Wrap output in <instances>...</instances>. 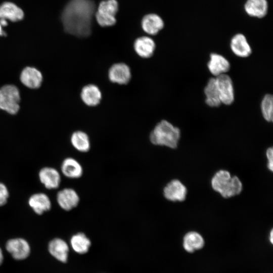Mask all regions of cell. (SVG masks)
<instances>
[{"label":"cell","mask_w":273,"mask_h":273,"mask_svg":"<svg viewBox=\"0 0 273 273\" xmlns=\"http://www.w3.org/2000/svg\"><path fill=\"white\" fill-rule=\"evenodd\" d=\"M261 110L264 119L267 122H271L273 118V98L270 94H266L261 103Z\"/></svg>","instance_id":"cell-27"},{"label":"cell","mask_w":273,"mask_h":273,"mask_svg":"<svg viewBox=\"0 0 273 273\" xmlns=\"http://www.w3.org/2000/svg\"><path fill=\"white\" fill-rule=\"evenodd\" d=\"M133 48L138 56L143 58H149L153 56L156 49V44L151 37L141 36L135 40Z\"/></svg>","instance_id":"cell-18"},{"label":"cell","mask_w":273,"mask_h":273,"mask_svg":"<svg viewBox=\"0 0 273 273\" xmlns=\"http://www.w3.org/2000/svg\"><path fill=\"white\" fill-rule=\"evenodd\" d=\"M131 77V73L129 67L123 63L113 64L108 71V78L113 83L126 84L129 82Z\"/></svg>","instance_id":"cell-11"},{"label":"cell","mask_w":273,"mask_h":273,"mask_svg":"<svg viewBox=\"0 0 273 273\" xmlns=\"http://www.w3.org/2000/svg\"><path fill=\"white\" fill-rule=\"evenodd\" d=\"M42 78L41 73L32 67H26L24 68L20 75L21 83L31 89L39 87L42 83Z\"/></svg>","instance_id":"cell-13"},{"label":"cell","mask_w":273,"mask_h":273,"mask_svg":"<svg viewBox=\"0 0 273 273\" xmlns=\"http://www.w3.org/2000/svg\"><path fill=\"white\" fill-rule=\"evenodd\" d=\"M20 95L19 89L13 84L5 85L0 88V110L14 115L20 109Z\"/></svg>","instance_id":"cell-4"},{"label":"cell","mask_w":273,"mask_h":273,"mask_svg":"<svg viewBox=\"0 0 273 273\" xmlns=\"http://www.w3.org/2000/svg\"><path fill=\"white\" fill-rule=\"evenodd\" d=\"M80 97L85 105L94 107L100 104L102 99V93L96 85L89 84L82 88Z\"/></svg>","instance_id":"cell-21"},{"label":"cell","mask_w":273,"mask_h":273,"mask_svg":"<svg viewBox=\"0 0 273 273\" xmlns=\"http://www.w3.org/2000/svg\"><path fill=\"white\" fill-rule=\"evenodd\" d=\"M61 171L67 178H78L83 174V168L80 163L75 159L67 157L61 163Z\"/></svg>","instance_id":"cell-20"},{"label":"cell","mask_w":273,"mask_h":273,"mask_svg":"<svg viewBox=\"0 0 273 273\" xmlns=\"http://www.w3.org/2000/svg\"><path fill=\"white\" fill-rule=\"evenodd\" d=\"M4 260V255L2 249L0 247V265L2 264Z\"/></svg>","instance_id":"cell-31"},{"label":"cell","mask_w":273,"mask_h":273,"mask_svg":"<svg viewBox=\"0 0 273 273\" xmlns=\"http://www.w3.org/2000/svg\"><path fill=\"white\" fill-rule=\"evenodd\" d=\"M268 5L267 0H247L244 4L245 12L249 16L262 18L267 12Z\"/></svg>","instance_id":"cell-19"},{"label":"cell","mask_w":273,"mask_h":273,"mask_svg":"<svg viewBox=\"0 0 273 273\" xmlns=\"http://www.w3.org/2000/svg\"><path fill=\"white\" fill-rule=\"evenodd\" d=\"M205 103L211 107H217L221 105L216 79L214 77L209 79L204 88Z\"/></svg>","instance_id":"cell-24"},{"label":"cell","mask_w":273,"mask_h":273,"mask_svg":"<svg viewBox=\"0 0 273 273\" xmlns=\"http://www.w3.org/2000/svg\"><path fill=\"white\" fill-rule=\"evenodd\" d=\"M187 194L186 187L177 179L169 182L163 189V195L170 201H183Z\"/></svg>","instance_id":"cell-12"},{"label":"cell","mask_w":273,"mask_h":273,"mask_svg":"<svg viewBox=\"0 0 273 273\" xmlns=\"http://www.w3.org/2000/svg\"><path fill=\"white\" fill-rule=\"evenodd\" d=\"M49 253L58 260L66 262L68 259L69 247L66 242L60 238L51 240L48 244Z\"/></svg>","instance_id":"cell-16"},{"label":"cell","mask_w":273,"mask_h":273,"mask_svg":"<svg viewBox=\"0 0 273 273\" xmlns=\"http://www.w3.org/2000/svg\"><path fill=\"white\" fill-rule=\"evenodd\" d=\"M207 66L209 72L216 77L225 74L230 69L229 61L223 56L217 53H211L210 55Z\"/></svg>","instance_id":"cell-15"},{"label":"cell","mask_w":273,"mask_h":273,"mask_svg":"<svg viewBox=\"0 0 273 273\" xmlns=\"http://www.w3.org/2000/svg\"><path fill=\"white\" fill-rule=\"evenodd\" d=\"M56 201L62 209L67 211L72 210L78 205L80 198L74 189L65 188L58 192Z\"/></svg>","instance_id":"cell-9"},{"label":"cell","mask_w":273,"mask_h":273,"mask_svg":"<svg viewBox=\"0 0 273 273\" xmlns=\"http://www.w3.org/2000/svg\"><path fill=\"white\" fill-rule=\"evenodd\" d=\"M96 5L92 0H70L61 16L65 32L81 37L90 35Z\"/></svg>","instance_id":"cell-1"},{"label":"cell","mask_w":273,"mask_h":273,"mask_svg":"<svg viewBox=\"0 0 273 273\" xmlns=\"http://www.w3.org/2000/svg\"><path fill=\"white\" fill-rule=\"evenodd\" d=\"M38 176L40 183L48 190L58 188L61 183L60 173L53 167H42L38 171Z\"/></svg>","instance_id":"cell-8"},{"label":"cell","mask_w":273,"mask_h":273,"mask_svg":"<svg viewBox=\"0 0 273 273\" xmlns=\"http://www.w3.org/2000/svg\"><path fill=\"white\" fill-rule=\"evenodd\" d=\"M141 26L143 30L147 33L155 35L163 28L164 23L160 16L151 13L143 17Z\"/></svg>","instance_id":"cell-17"},{"label":"cell","mask_w":273,"mask_h":273,"mask_svg":"<svg viewBox=\"0 0 273 273\" xmlns=\"http://www.w3.org/2000/svg\"><path fill=\"white\" fill-rule=\"evenodd\" d=\"M0 24L2 26H5L7 25L8 22L7 20L4 19H0Z\"/></svg>","instance_id":"cell-30"},{"label":"cell","mask_w":273,"mask_h":273,"mask_svg":"<svg viewBox=\"0 0 273 273\" xmlns=\"http://www.w3.org/2000/svg\"><path fill=\"white\" fill-rule=\"evenodd\" d=\"M10 193L7 186L0 181V207L5 205L8 202Z\"/></svg>","instance_id":"cell-28"},{"label":"cell","mask_w":273,"mask_h":273,"mask_svg":"<svg viewBox=\"0 0 273 273\" xmlns=\"http://www.w3.org/2000/svg\"><path fill=\"white\" fill-rule=\"evenodd\" d=\"M221 103L231 105L234 101V89L233 81L226 74L215 77Z\"/></svg>","instance_id":"cell-7"},{"label":"cell","mask_w":273,"mask_h":273,"mask_svg":"<svg viewBox=\"0 0 273 273\" xmlns=\"http://www.w3.org/2000/svg\"><path fill=\"white\" fill-rule=\"evenodd\" d=\"M204 243V239L200 234L196 232L191 231L185 235L183 246L187 252L193 253L202 248Z\"/></svg>","instance_id":"cell-23"},{"label":"cell","mask_w":273,"mask_h":273,"mask_svg":"<svg viewBox=\"0 0 273 273\" xmlns=\"http://www.w3.org/2000/svg\"><path fill=\"white\" fill-rule=\"evenodd\" d=\"M70 141L73 147L80 152H87L90 148V143L88 135L82 131L74 132Z\"/></svg>","instance_id":"cell-26"},{"label":"cell","mask_w":273,"mask_h":273,"mask_svg":"<svg viewBox=\"0 0 273 273\" xmlns=\"http://www.w3.org/2000/svg\"><path fill=\"white\" fill-rule=\"evenodd\" d=\"M5 34V32L2 30V26L0 24V35H3Z\"/></svg>","instance_id":"cell-33"},{"label":"cell","mask_w":273,"mask_h":273,"mask_svg":"<svg viewBox=\"0 0 273 273\" xmlns=\"http://www.w3.org/2000/svg\"><path fill=\"white\" fill-rule=\"evenodd\" d=\"M72 249L77 253H86L91 246L89 239L83 233H77L72 236L70 240Z\"/></svg>","instance_id":"cell-25"},{"label":"cell","mask_w":273,"mask_h":273,"mask_svg":"<svg viewBox=\"0 0 273 273\" xmlns=\"http://www.w3.org/2000/svg\"><path fill=\"white\" fill-rule=\"evenodd\" d=\"M230 48L232 52L239 57H248L252 53L251 48L246 36L242 33L236 34L232 37Z\"/></svg>","instance_id":"cell-14"},{"label":"cell","mask_w":273,"mask_h":273,"mask_svg":"<svg viewBox=\"0 0 273 273\" xmlns=\"http://www.w3.org/2000/svg\"><path fill=\"white\" fill-rule=\"evenodd\" d=\"M116 0H104L100 2L95 15L98 24L102 27H109L115 24V16L118 11Z\"/></svg>","instance_id":"cell-5"},{"label":"cell","mask_w":273,"mask_h":273,"mask_svg":"<svg viewBox=\"0 0 273 273\" xmlns=\"http://www.w3.org/2000/svg\"><path fill=\"white\" fill-rule=\"evenodd\" d=\"M266 155L268 160L267 167L269 170L272 171L273 170V149L272 147L267 149Z\"/></svg>","instance_id":"cell-29"},{"label":"cell","mask_w":273,"mask_h":273,"mask_svg":"<svg viewBox=\"0 0 273 273\" xmlns=\"http://www.w3.org/2000/svg\"><path fill=\"white\" fill-rule=\"evenodd\" d=\"M211 186L214 190L227 198L239 194L242 190V184L239 178L231 177L227 170H220L213 176Z\"/></svg>","instance_id":"cell-3"},{"label":"cell","mask_w":273,"mask_h":273,"mask_svg":"<svg viewBox=\"0 0 273 273\" xmlns=\"http://www.w3.org/2000/svg\"><path fill=\"white\" fill-rule=\"evenodd\" d=\"M28 204L37 215H40L50 211L52 206V201L49 196L43 192L35 193L28 199Z\"/></svg>","instance_id":"cell-10"},{"label":"cell","mask_w":273,"mask_h":273,"mask_svg":"<svg viewBox=\"0 0 273 273\" xmlns=\"http://www.w3.org/2000/svg\"><path fill=\"white\" fill-rule=\"evenodd\" d=\"M180 136V129L169 121L162 120L158 122L150 134L151 142L155 145L174 149Z\"/></svg>","instance_id":"cell-2"},{"label":"cell","mask_w":273,"mask_h":273,"mask_svg":"<svg viewBox=\"0 0 273 273\" xmlns=\"http://www.w3.org/2000/svg\"><path fill=\"white\" fill-rule=\"evenodd\" d=\"M23 17L22 9L14 3L5 2L0 6V19L16 22L21 20Z\"/></svg>","instance_id":"cell-22"},{"label":"cell","mask_w":273,"mask_h":273,"mask_svg":"<svg viewBox=\"0 0 273 273\" xmlns=\"http://www.w3.org/2000/svg\"><path fill=\"white\" fill-rule=\"evenodd\" d=\"M6 249L16 260H23L30 255L31 248L28 241L22 238H15L8 240Z\"/></svg>","instance_id":"cell-6"},{"label":"cell","mask_w":273,"mask_h":273,"mask_svg":"<svg viewBox=\"0 0 273 273\" xmlns=\"http://www.w3.org/2000/svg\"><path fill=\"white\" fill-rule=\"evenodd\" d=\"M272 235H273L272 230H271V231L270 232V237H269V240H270V241L271 243H272V239H273Z\"/></svg>","instance_id":"cell-32"}]
</instances>
